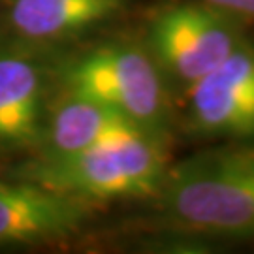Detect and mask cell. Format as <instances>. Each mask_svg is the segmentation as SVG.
I'll list each match as a JSON object with an SVG mask.
<instances>
[{"instance_id": "cell-3", "label": "cell", "mask_w": 254, "mask_h": 254, "mask_svg": "<svg viewBox=\"0 0 254 254\" xmlns=\"http://www.w3.org/2000/svg\"><path fill=\"white\" fill-rule=\"evenodd\" d=\"M63 81L68 92L100 102L166 139L170 98L164 72L145 49L132 44L96 47L68 64Z\"/></svg>"}, {"instance_id": "cell-10", "label": "cell", "mask_w": 254, "mask_h": 254, "mask_svg": "<svg viewBox=\"0 0 254 254\" xmlns=\"http://www.w3.org/2000/svg\"><path fill=\"white\" fill-rule=\"evenodd\" d=\"M203 2L226 11L234 17H254V0H203Z\"/></svg>"}, {"instance_id": "cell-6", "label": "cell", "mask_w": 254, "mask_h": 254, "mask_svg": "<svg viewBox=\"0 0 254 254\" xmlns=\"http://www.w3.org/2000/svg\"><path fill=\"white\" fill-rule=\"evenodd\" d=\"M89 217L85 200L21 177L0 179V247L66 239L77 234Z\"/></svg>"}, {"instance_id": "cell-4", "label": "cell", "mask_w": 254, "mask_h": 254, "mask_svg": "<svg viewBox=\"0 0 254 254\" xmlns=\"http://www.w3.org/2000/svg\"><path fill=\"white\" fill-rule=\"evenodd\" d=\"M234 19L209 4H181L164 9L149 28L151 55L164 73L190 87L245 40Z\"/></svg>"}, {"instance_id": "cell-8", "label": "cell", "mask_w": 254, "mask_h": 254, "mask_svg": "<svg viewBox=\"0 0 254 254\" xmlns=\"http://www.w3.org/2000/svg\"><path fill=\"white\" fill-rule=\"evenodd\" d=\"M44 75L21 53H0V147L40 143Z\"/></svg>"}, {"instance_id": "cell-2", "label": "cell", "mask_w": 254, "mask_h": 254, "mask_svg": "<svg viewBox=\"0 0 254 254\" xmlns=\"http://www.w3.org/2000/svg\"><path fill=\"white\" fill-rule=\"evenodd\" d=\"M164 143L145 132L111 137L68 156L40 158L19 177L85 201L156 196L170 168Z\"/></svg>"}, {"instance_id": "cell-5", "label": "cell", "mask_w": 254, "mask_h": 254, "mask_svg": "<svg viewBox=\"0 0 254 254\" xmlns=\"http://www.w3.org/2000/svg\"><path fill=\"white\" fill-rule=\"evenodd\" d=\"M189 89V128L205 137L254 139V44L243 40Z\"/></svg>"}, {"instance_id": "cell-9", "label": "cell", "mask_w": 254, "mask_h": 254, "mask_svg": "<svg viewBox=\"0 0 254 254\" xmlns=\"http://www.w3.org/2000/svg\"><path fill=\"white\" fill-rule=\"evenodd\" d=\"M123 0H13L8 23L27 42H55L75 36L111 19Z\"/></svg>"}, {"instance_id": "cell-7", "label": "cell", "mask_w": 254, "mask_h": 254, "mask_svg": "<svg viewBox=\"0 0 254 254\" xmlns=\"http://www.w3.org/2000/svg\"><path fill=\"white\" fill-rule=\"evenodd\" d=\"M139 132L149 134L115 109L66 91L64 100L53 109L47 127L42 130V158L68 156L111 137Z\"/></svg>"}, {"instance_id": "cell-1", "label": "cell", "mask_w": 254, "mask_h": 254, "mask_svg": "<svg viewBox=\"0 0 254 254\" xmlns=\"http://www.w3.org/2000/svg\"><path fill=\"white\" fill-rule=\"evenodd\" d=\"M156 196L168 222L185 232L254 237V139L209 149L168 168Z\"/></svg>"}]
</instances>
